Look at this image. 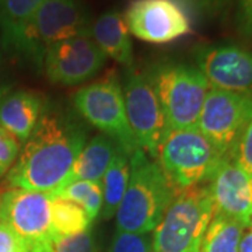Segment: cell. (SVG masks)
<instances>
[{"mask_svg": "<svg viewBox=\"0 0 252 252\" xmlns=\"http://www.w3.org/2000/svg\"><path fill=\"white\" fill-rule=\"evenodd\" d=\"M244 225L233 219L213 213L202 241L200 252H238Z\"/></svg>", "mask_w": 252, "mask_h": 252, "instance_id": "cell-20", "label": "cell"}, {"mask_svg": "<svg viewBox=\"0 0 252 252\" xmlns=\"http://www.w3.org/2000/svg\"><path fill=\"white\" fill-rule=\"evenodd\" d=\"M107 63L90 32L59 41L46 49L42 69L58 86H79L94 79Z\"/></svg>", "mask_w": 252, "mask_h": 252, "instance_id": "cell-11", "label": "cell"}, {"mask_svg": "<svg viewBox=\"0 0 252 252\" xmlns=\"http://www.w3.org/2000/svg\"><path fill=\"white\" fill-rule=\"evenodd\" d=\"M237 23L244 35L252 38V0H237Z\"/></svg>", "mask_w": 252, "mask_h": 252, "instance_id": "cell-29", "label": "cell"}, {"mask_svg": "<svg viewBox=\"0 0 252 252\" xmlns=\"http://www.w3.org/2000/svg\"><path fill=\"white\" fill-rule=\"evenodd\" d=\"M0 252H27L18 235L0 220Z\"/></svg>", "mask_w": 252, "mask_h": 252, "instance_id": "cell-28", "label": "cell"}, {"mask_svg": "<svg viewBox=\"0 0 252 252\" xmlns=\"http://www.w3.org/2000/svg\"><path fill=\"white\" fill-rule=\"evenodd\" d=\"M52 199L49 193L11 187L0 193V220L18 235L27 252H54Z\"/></svg>", "mask_w": 252, "mask_h": 252, "instance_id": "cell-7", "label": "cell"}, {"mask_svg": "<svg viewBox=\"0 0 252 252\" xmlns=\"http://www.w3.org/2000/svg\"><path fill=\"white\" fill-rule=\"evenodd\" d=\"M252 121V94L210 89L196 127L220 154L231 160L235 146Z\"/></svg>", "mask_w": 252, "mask_h": 252, "instance_id": "cell-9", "label": "cell"}, {"mask_svg": "<svg viewBox=\"0 0 252 252\" xmlns=\"http://www.w3.org/2000/svg\"><path fill=\"white\" fill-rule=\"evenodd\" d=\"M73 107L87 124L109 137L127 156L139 149L126 118L122 84L115 74L79 89L73 95Z\"/></svg>", "mask_w": 252, "mask_h": 252, "instance_id": "cell-6", "label": "cell"}, {"mask_svg": "<svg viewBox=\"0 0 252 252\" xmlns=\"http://www.w3.org/2000/svg\"><path fill=\"white\" fill-rule=\"evenodd\" d=\"M108 252H153V235L117 231L109 244Z\"/></svg>", "mask_w": 252, "mask_h": 252, "instance_id": "cell-23", "label": "cell"}, {"mask_svg": "<svg viewBox=\"0 0 252 252\" xmlns=\"http://www.w3.org/2000/svg\"><path fill=\"white\" fill-rule=\"evenodd\" d=\"M177 195L158 162L137 149L129 156V182L115 215L117 231L153 233Z\"/></svg>", "mask_w": 252, "mask_h": 252, "instance_id": "cell-2", "label": "cell"}, {"mask_svg": "<svg viewBox=\"0 0 252 252\" xmlns=\"http://www.w3.org/2000/svg\"><path fill=\"white\" fill-rule=\"evenodd\" d=\"M207 185L215 213L233 219L244 228L251 227L252 180L233 160L221 162Z\"/></svg>", "mask_w": 252, "mask_h": 252, "instance_id": "cell-14", "label": "cell"}, {"mask_svg": "<svg viewBox=\"0 0 252 252\" xmlns=\"http://www.w3.org/2000/svg\"><path fill=\"white\" fill-rule=\"evenodd\" d=\"M90 20L81 0H44L32 17L21 56L42 69L46 49L59 41L90 32Z\"/></svg>", "mask_w": 252, "mask_h": 252, "instance_id": "cell-8", "label": "cell"}, {"mask_svg": "<svg viewBox=\"0 0 252 252\" xmlns=\"http://www.w3.org/2000/svg\"><path fill=\"white\" fill-rule=\"evenodd\" d=\"M118 150L119 147L107 136L97 135L91 137L86 142L73 164L69 182L81 180L101 184Z\"/></svg>", "mask_w": 252, "mask_h": 252, "instance_id": "cell-18", "label": "cell"}, {"mask_svg": "<svg viewBox=\"0 0 252 252\" xmlns=\"http://www.w3.org/2000/svg\"><path fill=\"white\" fill-rule=\"evenodd\" d=\"M7 91H9V87H7V86H0V98H1Z\"/></svg>", "mask_w": 252, "mask_h": 252, "instance_id": "cell-31", "label": "cell"}, {"mask_svg": "<svg viewBox=\"0 0 252 252\" xmlns=\"http://www.w3.org/2000/svg\"><path fill=\"white\" fill-rule=\"evenodd\" d=\"M224 160L228 158L220 154L198 127L170 130L156 154V161L178 193L207 185Z\"/></svg>", "mask_w": 252, "mask_h": 252, "instance_id": "cell-3", "label": "cell"}, {"mask_svg": "<svg viewBox=\"0 0 252 252\" xmlns=\"http://www.w3.org/2000/svg\"><path fill=\"white\" fill-rule=\"evenodd\" d=\"M87 142V130L69 114L46 109L34 133L23 144L7 174L11 188L56 196L69 182L73 164Z\"/></svg>", "mask_w": 252, "mask_h": 252, "instance_id": "cell-1", "label": "cell"}, {"mask_svg": "<svg viewBox=\"0 0 252 252\" xmlns=\"http://www.w3.org/2000/svg\"><path fill=\"white\" fill-rule=\"evenodd\" d=\"M21 152V143L0 127V178L7 175Z\"/></svg>", "mask_w": 252, "mask_h": 252, "instance_id": "cell-25", "label": "cell"}, {"mask_svg": "<svg viewBox=\"0 0 252 252\" xmlns=\"http://www.w3.org/2000/svg\"><path fill=\"white\" fill-rule=\"evenodd\" d=\"M170 130L196 127L199 115L210 90L196 66L181 62H158L147 73Z\"/></svg>", "mask_w": 252, "mask_h": 252, "instance_id": "cell-4", "label": "cell"}, {"mask_svg": "<svg viewBox=\"0 0 252 252\" xmlns=\"http://www.w3.org/2000/svg\"><path fill=\"white\" fill-rule=\"evenodd\" d=\"M198 70L210 89L252 94V49L235 44H209L195 51Z\"/></svg>", "mask_w": 252, "mask_h": 252, "instance_id": "cell-13", "label": "cell"}, {"mask_svg": "<svg viewBox=\"0 0 252 252\" xmlns=\"http://www.w3.org/2000/svg\"><path fill=\"white\" fill-rule=\"evenodd\" d=\"M124 17L130 35L149 44H168L192 32L188 11L178 0H132Z\"/></svg>", "mask_w": 252, "mask_h": 252, "instance_id": "cell-12", "label": "cell"}, {"mask_svg": "<svg viewBox=\"0 0 252 252\" xmlns=\"http://www.w3.org/2000/svg\"><path fill=\"white\" fill-rule=\"evenodd\" d=\"M126 118L139 149L156 160L157 149L170 132L153 86L146 74L129 69L122 86Z\"/></svg>", "mask_w": 252, "mask_h": 252, "instance_id": "cell-10", "label": "cell"}, {"mask_svg": "<svg viewBox=\"0 0 252 252\" xmlns=\"http://www.w3.org/2000/svg\"><path fill=\"white\" fill-rule=\"evenodd\" d=\"M215 213L209 185L180 192L153 231V252H200Z\"/></svg>", "mask_w": 252, "mask_h": 252, "instance_id": "cell-5", "label": "cell"}, {"mask_svg": "<svg viewBox=\"0 0 252 252\" xmlns=\"http://www.w3.org/2000/svg\"><path fill=\"white\" fill-rule=\"evenodd\" d=\"M127 182H129V156L119 149L101 181V188H102L101 215L104 219L109 220L117 215L118 207L125 196Z\"/></svg>", "mask_w": 252, "mask_h": 252, "instance_id": "cell-19", "label": "cell"}, {"mask_svg": "<svg viewBox=\"0 0 252 252\" xmlns=\"http://www.w3.org/2000/svg\"><path fill=\"white\" fill-rule=\"evenodd\" d=\"M46 111L44 98L32 91H7L0 98V127L21 146L34 133Z\"/></svg>", "mask_w": 252, "mask_h": 252, "instance_id": "cell-15", "label": "cell"}, {"mask_svg": "<svg viewBox=\"0 0 252 252\" xmlns=\"http://www.w3.org/2000/svg\"><path fill=\"white\" fill-rule=\"evenodd\" d=\"M54 252H94V237L91 230L73 235H55Z\"/></svg>", "mask_w": 252, "mask_h": 252, "instance_id": "cell-24", "label": "cell"}, {"mask_svg": "<svg viewBox=\"0 0 252 252\" xmlns=\"http://www.w3.org/2000/svg\"><path fill=\"white\" fill-rule=\"evenodd\" d=\"M238 252H252V225L247 233H244Z\"/></svg>", "mask_w": 252, "mask_h": 252, "instance_id": "cell-30", "label": "cell"}, {"mask_svg": "<svg viewBox=\"0 0 252 252\" xmlns=\"http://www.w3.org/2000/svg\"><path fill=\"white\" fill-rule=\"evenodd\" d=\"M44 0H0V31L3 46L23 54L27 30Z\"/></svg>", "mask_w": 252, "mask_h": 252, "instance_id": "cell-17", "label": "cell"}, {"mask_svg": "<svg viewBox=\"0 0 252 252\" xmlns=\"http://www.w3.org/2000/svg\"><path fill=\"white\" fill-rule=\"evenodd\" d=\"M58 196L69 199L79 206L84 209L87 216L91 220V223L101 215L102 209V188L98 182L91 181H70L67 182Z\"/></svg>", "mask_w": 252, "mask_h": 252, "instance_id": "cell-22", "label": "cell"}, {"mask_svg": "<svg viewBox=\"0 0 252 252\" xmlns=\"http://www.w3.org/2000/svg\"><path fill=\"white\" fill-rule=\"evenodd\" d=\"M51 220L55 235L77 234L89 230L91 225V220L83 207L58 195L52 199Z\"/></svg>", "mask_w": 252, "mask_h": 252, "instance_id": "cell-21", "label": "cell"}, {"mask_svg": "<svg viewBox=\"0 0 252 252\" xmlns=\"http://www.w3.org/2000/svg\"><path fill=\"white\" fill-rule=\"evenodd\" d=\"M190 7L205 17H216L223 13L231 0H185Z\"/></svg>", "mask_w": 252, "mask_h": 252, "instance_id": "cell-27", "label": "cell"}, {"mask_svg": "<svg viewBox=\"0 0 252 252\" xmlns=\"http://www.w3.org/2000/svg\"><path fill=\"white\" fill-rule=\"evenodd\" d=\"M90 34L101 52L124 67L133 69V45L125 17L118 10L101 14L91 24Z\"/></svg>", "mask_w": 252, "mask_h": 252, "instance_id": "cell-16", "label": "cell"}, {"mask_svg": "<svg viewBox=\"0 0 252 252\" xmlns=\"http://www.w3.org/2000/svg\"><path fill=\"white\" fill-rule=\"evenodd\" d=\"M231 160L252 180V121L235 146Z\"/></svg>", "mask_w": 252, "mask_h": 252, "instance_id": "cell-26", "label": "cell"}]
</instances>
